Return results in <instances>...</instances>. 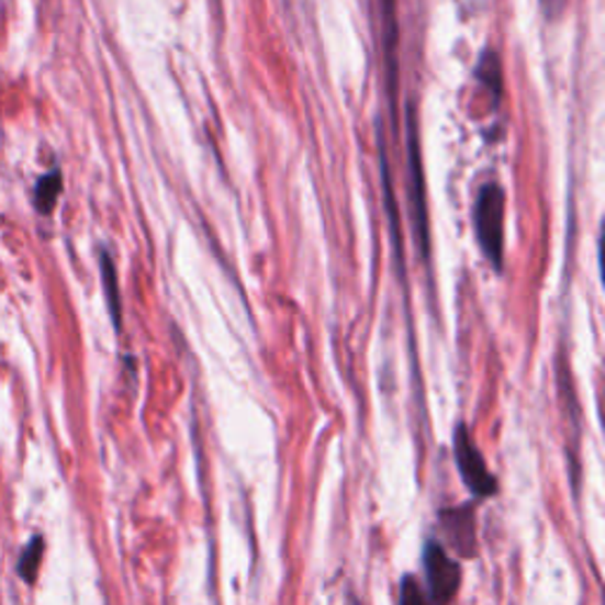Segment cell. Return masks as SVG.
Masks as SVG:
<instances>
[{"label": "cell", "mask_w": 605, "mask_h": 605, "mask_svg": "<svg viewBox=\"0 0 605 605\" xmlns=\"http://www.w3.org/2000/svg\"><path fill=\"white\" fill-rule=\"evenodd\" d=\"M504 190L496 182H485L473 206V227L480 248L494 268H502L504 256Z\"/></svg>", "instance_id": "6da1fadb"}, {"label": "cell", "mask_w": 605, "mask_h": 605, "mask_svg": "<svg viewBox=\"0 0 605 605\" xmlns=\"http://www.w3.org/2000/svg\"><path fill=\"white\" fill-rule=\"evenodd\" d=\"M452 447L461 483L467 485V490L473 496H478V500H490V496L500 492V483H496V478L490 473L483 452L478 449L469 426L463 422H459L455 428Z\"/></svg>", "instance_id": "7a4b0ae2"}, {"label": "cell", "mask_w": 605, "mask_h": 605, "mask_svg": "<svg viewBox=\"0 0 605 605\" xmlns=\"http://www.w3.org/2000/svg\"><path fill=\"white\" fill-rule=\"evenodd\" d=\"M424 589L430 605H449L461 586V565L455 561L438 539H428L422 553Z\"/></svg>", "instance_id": "3957f363"}, {"label": "cell", "mask_w": 605, "mask_h": 605, "mask_svg": "<svg viewBox=\"0 0 605 605\" xmlns=\"http://www.w3.org/2000/svg\"><path fill=\"white\" fill-rule=\"evenodd\" d=\"M407 170H410V204L414 215V229L422 254L428 256V211H426V188H424V166L418 154V131L414 121V107L407 110Z\"/></svg>", "instance_id": "277c9868"}, {"label": "cell", "mask_w": 605, "mask_h": 605, "mask_svg": "<svg viewBox=\"0 0 605 605\" xmlns=\"http://www.w3.org/2000/svg\"><path fill=\"white\" fill-rule=\"evenodd\" d=\"M379 41L385 74V92L391 100V114L397 121V0H379Z\"/></svg>", "instance_id": "5b68a950"}, {"label": "cell", "mask_w": 605, "mask_h": 605, "mask_svg": "<svg viewBox=\"0 0 605 605\" xmlns=\"http://www.w3.org/2000/svg\"><path fill=\"white\" fill-rule=\"evenodd\" d=\"M440 525L447 535V541L455 547V551L463 558H471L478 553L475 541V514L469 504L459 508H442Z\"/></svg>", "instance_id": "8992f818"}, {"label": "cell", "mask_w": 605, "mask_h": 605, "mask_svg": "<svg viewBox=\"0 0 605 605\" xmlns=\"http://www.w3.org/2000/svg\"><path fill=\"white\" fill-rule=\"evenodd\" d=\"M100 275H102V289H104V301H107V307H110V315H112V322L114 327L121 329V293H119V277H116V266L112 256L102 251L100 254Z\"/></svg>", "instance_id": "52a82bcc"}, {"label": "cell", "mask_w": 605, "mask_h": 605, "mask_svg": "<svg viewBox=\"0 0 605 605\" xmlns=\"http://www.w3.org/2000/svg\"><path fill=\"white\" fill-rule=\"evenodd\" d=\"M61 194V170L53 168L43 173L34 188V209L41 215H51L57 206V199Z\"/></svg>", "instance_id": "ba28073f"}, {"label": "cell", "mask_w": 605, "mask_h": 605, "mask_svg": "<svg viewBox=\"0 0 605 605\" xmlns=\"http://www.w3.org/2000/svg\"><path fill=\"white\" fill-rule=\"evenodd\" d=\"M41 561H43V537L36 535V537H31V541L24 547L20 561H18V572L26 584L36 582Z\"/></svg>", "instance_id": "9c48e42d"}, {"label": "cell", "mask_w": 605, "mask_h": 605, "mask_svg": "<svg viewBox=\"0 0 605 605\" xmlns=\"http://www.w3.org/2000/svg\"><path fill=\"white\" fill-rule=\"evenodd\" d=\"M397 605H430L424 584L416 580V575H410V572L400 580Z\"/></svg>", "instance_id": "30bf717a"}, {"label": "cell", "mask_w": 605, "mask_h": 605, "mask_svg": "<svg viewBox=\"0 0 605 605\" xmlns=\"http://www.w3.org/2000/svg\"><path fill=\"white\" fill-rule=\"evenodd\" d=\"M478 76L488 83V88H494V96H500V86H502V69H500V59L492 51H488L480 59L478 65Z\"/></svg>", "instance_id": "8fae6325"}, {"label": "cell", "mask_w": 605, "mask_h": 605, "mask_svg": "<svg viewBox=\"0 0 605 605\" xmlns=\"http://www.w3.org/2000/svg\"><path fill=\"white\" fill-rule=\"evenodd\" d=\"M539 5H541V10H545V14L549 20H556V18H561V14H563L568 0H539Z\"/></svg>", "instance_id": "7c38bea8"}, {"label": "cell", "mask_w": 605, "mask_h": 605, "mask_svg": "<svg viewBox=\"0 0 605 605\" xmlns=\"http://www.w3.org/2000/svg\"><path fill=\"white\" fill-rule=\"evenodd\" d=\"M350 605H362L358 598H355V596H350Z\"/></svg>", "instance_id": "4fadbf2b"}]
</instances>
